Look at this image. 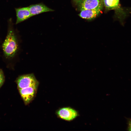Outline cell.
I'll use <instances>...</instances> for the list:
<instances>
[{"mask_svg":"<svg viewBox=\"0 0 131 131\" xmlns=\"http://www.w3.org/2000/svg\"><path fill=\"white\" fill-rule=\"evenodd\" d=\"M8 24V33L2 44V48L5 56L8 57H11L17 52L18 45L11 19L9 20Z\"/></svg>","mask_w":131,"mask_h":131,"instance_id":"6da1fadb","label":"cell"},{"mask_svg":"<svg viewBox=\"0 0 131 131\" xmlns=\"http://www.w3.org/2000/svg\"><path fill=\"white\" fill-rule=\"evenodd\" d=\"M19 89L29 87L38 88L39 82L33 74L21 75L16 80Z\"/></svg>","mask_w":131,"mask_h":131,"instance_id":"7a4b0ae2","label":"cell"},{"mask_svg":"<svg viewBox=\"0 0 131 131\" xmlns=\"http://www.w3.org/2000/svg\"><path fill=\"white\" fill-rule=\"evenodd\" d=\"M103 4V0H101L99 5L96 8L82 10L79 15L83 19L89 20L93 19L96 18L102 9Z\"/></svg>","mask_w":131,"mask_h":131,"instance_id":"3957f363","label":"cell"},{"mask_svg":"<svg viewBox=\"0 0 131 131\" xmlns=\"http://www.w3.org/2000/svg\"><path fill=\"white\" fill-rule=\"evenodd\" d=\"M37 89L30 87L19 89L25 104H28L33 100L36 95Z\"/></svg>","mask_w":131,"mask_h":131,"instance_id":"277c9868","label":"cell"},{"mask_svg":"<svg viewBox=\"0 0 131 131\" xmlns=\"http://www.w3.org/2000/svg\"><path fill=\"white\" fill-rule=\"evenodd\" d=\"M57 114L60 118L67 121L74 119L78 115V113L75 110L69 107L60 109L57 111Z\"/></svg>","mask_w":131,"mask_h":131,"instance_id":"5b68a950","label":"cell"},{"mask_svg":"<svg viewBox=\"0 0 131 131\" xmlns=\"http://www.w3.org/2000/svg\"><path fill=\"white\" fill-rule=\"evenodd\" d=\"M28 7L32 16L42 13L54 11L42 3L31 5Z\"/></svg>","mask_w":131,"mask_h":131,"instance_id":"8992f818","label":"cell"},{"mask_svg":"<svg viewBox=\"0 0 131 131\" xmlns=\"http://www.w3.org/2000/svg\"><path fill=\"white\" fill-rule=\"evenodd\" d=\"M16 22L17 24L32 17L28 7L16 8Z\"/></svg>","mask_w":131,"mask_h":131,"instance_id":"52a82bcc","label":"cell"},{"mask_svg":"<svg viewBox=\"0 0 131 131\" xmlns=\"http://www.w3.org/2000/svg\"><path fill=\"white\" fill-rule=\"evenodd\" d=\"M101 0H80L76 4L80 10L93 9L99 5Z\"/></svg>","mask_w":131,"mask_h":131,"instance_id":"ba28073f","label":"cell"},{"mask_svg":"<svg viewBox=\"0 0 131 131\" xmlns=\"http://www.w3.org/2000/svg\"><path fill=\"white\" fill-rule=\"evenodd\" d=\"M103 4L105 8L109 10L119 8V0H103Z\"/></svg>","mask_w":131,"mask_h":131,"instance_id":"9c48e42d","label":"cell"},{"mask_svg":"<svg viewBox=\"0 0 131 131\" xmlns=\"http://www.w3.org/2000/svg\"><path fill=\"white\" fill-rule=\"evenodd\" d=\"M4 80L3 74L2 71L0 69V88L3 84Z\"/></svg>","mask_w":131,"mask_h":131,"instance_id":"30bf717a","label":"cell"},{"mask_svg":"<svg viewBox=\"0 0 131 131\" xmlns=\"http://www.w3.org/2000/svg\"><path fill=\"white\" fill-rule=\"evenodd\" d=\"M127 129L128 131H131V118H127Z\"/></svg>","mask_w":131,"mask_h":131,"instance_id":"8fae6325","label":"cell"},{"mask_svg":"<svg viewBox=\"0 0 131 131\" xmlns=\"http://www.w3.org/2000/svg\"><path fill=\"white\" fill-rule=\"evenodd\" d=\"M80 0H73L74 2L76 4H77V2L79 1Z\"/></svg>","mask_w":131,"mask_h":131,"instance_id":"7c38bea8","label":"cell"}]
</instances>
